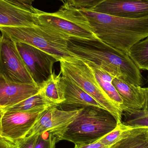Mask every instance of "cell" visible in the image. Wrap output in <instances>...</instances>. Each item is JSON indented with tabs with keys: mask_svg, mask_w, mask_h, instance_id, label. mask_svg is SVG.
Here are the masks:
<instances>
[{
	"mask_svg": "<svg viewBox=\"0 0 148 148\" xmlns=\"http://www.w3.org/2000/svg\"><path fill=\"white\" fill-rule=\"evenodd\" d=\"M3 111L0 112V136H2V117Z\"/></svg>",
	"mask_w": 148,
	"mask_h": 148,
	"instance_id": "cell-30",
	"label": "cell"
},
{
	"mask_svg": "<svg viewBox=\"0 0 148 148\" xmlns=\"http://www.w3.org/2000/svg\"><path fill=\"white\" fill-rule=\"evenodd\" d=\"M91 10L123 18H144L148 16V0H105Z\"/></svg>",
	"mask_w": 148,
	"mask_h": 148,
	"instance_id": "cell-11",
	"label": "cell"
},
{
	"mask_svg": "<svg viewBox=\"0 0 148 148\" xmlns=\"http://www.w3.org/2000/svg\"><path fill=\"white\" fill-rule=\"evenodd\" d=\"M60 73L72 80L111 113L118 123L122 122L123 111L103 89L90 68L81 59L60 62Z\"/></svg>",
	"mask_w": 148,
	"mask_h": 148,
	"instance_id": "cell-5",
	"label": "cell"
},
{
	"mask_svg": "<svg viewBox=\"0 0 148 148\" xmlns=\"http://www.w3.org/2000/svg\"><path fill=\"white\" fill-rule=\"evenodd\" d=\"M110 148H148V128L134 129Z\"/></svg>",
	"mask_w": 148,
	"mask_h": 148,
	"instance_id": "cell-18",
	"label": "cell"
},
{
	"mask_svg": "<svg viewBox=\"0 0 148 148\" xmlns=\"http://www.w3.org/2000/svg\"><path fill=\"white\" fill-rule=\"evenodd\" d=\"M0 31L5 32L15 42L35 47L57 62L78 58L69 49L68 37L40 23L32 27L0 26Z\"/></svg>",
	"mask_w": 148,
	"mask_h": 148,
	"instance_id": "cell-4",
	"label": "cell"
},
{
	"mask_svg": "<svg viewBox=\"0 0 148 148\" xmlns=\"http://www.w3.org/2000/svg\"><path fill=\"white\" fill-rule=\"evenodd\" d=\"M101 41L127 53L133 45L148 36V16L130 19L79 9Z\"/></svg>",
	"mask_w": 148,
	"mask_h": 148,
	"instance_id": "cell-2",
	"label": "cell"
},
{
	"mask_svg": "<svg viewBox=\"0 0 148 148\" xmlns=\"http://www.w3.org/2000/svg\"><path fill=\"white\" fill-rule=\"evenodd\" d=\"M54 105L43 111L27 136L49 131L53 134L63 129L74 121L82 108L71 110H62Z\"/></svg>",
	"mask_w": 148,
	"mask_h": 148,
	"instance_id": "cell-10",
	"label": "cell"
},
{
	"mask_svg": "<svg viewBox=\"0 0 148 148\" xmlns=\"http://www.w3.org/2000/svg\"><path fill=\"white\" fill-rule=\"evenodd\" d=\"M66 100L62 105L82 108L94 107L105 109L95 99L68 77L62 75Z\"/></svg>",
	"mask_w": 148,
	"mask_h": 148,
	"instance_id": "cell-15",
	"label": "cell"
},
{
	"mask_svg": "<svg viewBox=\"0 0 148 148\" xmlns=\"http://www.w3.org/2000/svg\"><path fill=\"white\" fill-rule=\"evenodd\" d=\"M49 107L28 111H3L2 136L14 141L26 137L43 111Z\"/></svg>",
	"mask_w": 148,
	"mask_h": 148,
	"instance_id": "cell-9",
	"label": "cell"
},
{
	"mask_svg": "<svg viewBox=\"0 0 148 148\" xmlns=\"http://www.w3.org/2000/svg\"></svg>",
	"mask_w": 148,
	"mask_h": 148,
	"instance_id": "cell-34",
	"label": "cell"
},
{
	"mask_svg": "<svg viewBox=\"0 0 148 148\" xmlns=\"http://www.w3.org/2000/svg\"><path fill=\"white\" fill-rule=\"evenodd\" d=\"M75 148H110L101 143L100 142H97L87 144V145H82V146H75Z\"/></svg>",
	"mask_w": 148,
	"mask_h": 148,
	"instance_id": "cell-28",
	"label": "cell"
},
{
	"mask_svg": "<svg viewBox=\"0 0 148 148\" xmlns=\"http://www.w3.org/2000/svg\"><path fill=\"white\" fill-rule=\"evenodd\" d=\"M1 34H0V40H1Z\"/></svg>",
	"mask_w": 148,
	"mask_h": 148,
	"instance_id": "cell-33",
	"label": "cell"
},
{
	"mask_svg": "<svg viewBox=\"0 0 148 148\" xmlns=\"http://www.w3.org/2000/svg\"><path fill=\"white\" fill-rule=\"evenodd\" d=\"M37 15L41 25L69 38L100 40L92 32L85 16L67 2L54 13L37 9Z\"/></svg>",
	"mask_w": 148,
	"mask_h": 148,
	"instance_id": "cell-6",
	"label": "cell"
},
{
	"mask_svg": "<svg viewBox=\"0 0 148 148\" xmlns=\"http://www.w3.org/2000/svg\"><path fill=\"white\" fill-rule=\"evenodd\" d=\"M18 143L8 138L0 136V148H17Z\"/></svg>",
	"mask_w": 148,
	"mask_h": 148,
	"instance_id": "cell-26",
	"label": "cell"
},
{
	"mask_svg": "<svg viewBox=\"0 0 148 148\" xmlns=\"http://www.w3.org/2000/svg\"><path fill=\"white\" fill-rule=\"evenodd\" d=\"M128 54L140 70H148V36L133 45Z\"/></svg>",
	"mask_w": 148,
	"mask_h": 148,
	"instance_id": "cell-20",
	"label": "cell"
},
{
	"mask_svg": "<svg viewBox=\"0 0 148 148\" xmlns=\"http://www.w3.org/2000/svg\"><path fill=\"white\" fill-rule=\"evenodd\" d=\"M57 138L52 133L46 131L39 134L34 148H55Z\"/></svg>",
	"mask_w": 148,
	"mask_h": 148,
	"instance_id": "cell-23",
	"label": "cell"
},
{
	"mask_svg": "<svg viewBox=\"0 0 148 148\" xmlns=\"http://www.w3.org/2000/svg\"><path fill=\"white\" fill-rule=\"evenodd\" d=\"M62 77L60 73L57 75L53 71L40 85L39 92L48 101L59 105L66 100Z\"/></svg>",
	"mask_w": 148,
	"mask_h": 148,
	"instance_id": "cell-16",
	"label": "cell"
},
{
	"mask_svg": "<svg viewBox=\"0 0 148 148\" xmlns=\"http://www.w3.org/2000/svg\"><path fill=\"white\" fill-rule=\"evenodd\" d=\"M118 122L106 110L94 107H82L73 122L54 134L58 141H68L75 146L97 142L114 129Z\"/></svg>",
	"mask_w": 148,
	"mask_h": 148,
	"instance_id": "cell-3",
	"label": "cell"
},
{
	"mask_svg": "<svg viewBox=\"0 0 148 148\" xmlns=\"http://www.w3.org/2000/svg\"><path fill=\"white\" fill-rule=\"evenodd\" d=\"M105 0H66L70 6L77 9L92 10Z\"/></svg>",
	"mask_w": 148,
	"mask_h": 148,
	"instance_id": "cell-24",
	"label": "cell"
},
{
	"mask_svg": "<svg viewBox=\"0 0 148 148\" xmlns=\"http://www.w3.org/2000/svg\"><path fill=\"white\" fill-rule=\"evenodd\" d=\"M134 129L132 127L125 125L122 122L120 123L114 129L104 136L98 141L110 148L127 135Z\"/></svg>",
	"mask_w": 148,
	"mask_h": 148,
	"instance_id": "cell-22",
	"label": "cell"
},
{
	"mask_svg": "<svg viewBox=\"0 0 148 148\" xmlns=\"http://www.w3.org/2000/svg\"><path fill=\"white\" fill-rule=\"evenodd\" d=\"M59 105L48 101L38 92L21 102L3 110V111H25L40 108Z\"/></svg>",
	"mask_w": 148,
	"mask_h": 148,
	"instance_id": "cell-19",
	"label": "cell"
},
{
	"mask_svg": "<svg viewBox=\"0 0 148 148\" xmlns=\"http://www.w3.org/2000/svg\"><path fill=\"white\" fill-rule=\"evenodd\" d=\"M0 31V76L9 82L37 85L29 73L16 42L5 32Z\"/></svg>",
	"mask_w": 148,
	"mask_h": 148,
	"instance_id": "cell-7",
	"label": "cell"
},
{
	"mask_svg": "<svg viewBox=\"0 0 148 148\" xmlns=\"http://www.w3.org/2000/svg\"><path fill=\"white\" fill-rule=\"evenodd\" d=\"M60 1H62L63 3H66V0H60Z\"/></svg>",
	"mask_w": 148,
	"mask_h": 148,
	"instance_id": "cell-31",
	"label": "cell"
},
{
	"mask_svg": "<svg viewBox=\"0 0 148 148\" xmlns=\"http://www.w3.org/2000/svg\"><path fill=\"white\" fill-rule=\"evenodd\" d=\"M37 9L31 10L0 0V26L32 27L39 25Z\"/></svg>",
	"mask_w": 148,
	"mask_h": 148,
	"instance_id": "cell-12",
	"label": "cell"
},
{
	"mask_svg": "<svg viewBox=\"0 0 148 148\" xmlns=\"http://www.w3.org/2000/svg\"><path fill=\"white\" fill-rule=\"evenodd\" d=\"M68 48L77 57L99 65L114 77L136 86L144 84L140 69L127 53L116 50L99 40L69 38Z\"/></svg>",
	"mask_w": 148,
	"mask_h": 148,
	"instance_id": "cell-1",
	"label": "cell"
},
{
	"mask_svg": "<svg viewBox=\"0 0 148 148\" xmlns=\"http://www.w3.org/2000/svg\"><path fill=\"white\" fill-rule=\"evenodd\" d=\"M2 111H3V108L1 107V106H0V112H2Z\"/></svg>",
	"mask_w": 148,
	"mask_h": 148,
	"instance_id": "cell-32",
	"label": "cell"
},
{
	"mask_svg": "<svg viewBox=\"0 0 148 148\" xmlns=\"http://www.w3.org/2000/svg\"><path fill=\"white\" fill-rule=\"evenodd\" d=\"M40 87L7 81L0 76V106L3 110L37 94Z\"/></svg>",
	"mask_w": 148,
	"mask_h": 148,
	"instance_id": "cell-13",
	"label": "cell"
},
{
	"mask_svg": "<svg viewBox=\"0 0 148 148\" xmlns=\"http://www.w3.org/2000/svg\"><path fill=\"white\" fill-rule=\"evenodd\" d=\"M112 83L123 101V113L143 109L146 100L143 88L118 77L114 78Z\"/></svg>",
	"mask_w": 148,
	"mask_h": 148,
	"instance_id": "cell-14",
	"label": "cell"
},
{
	"mask_svg": "<svg viewBox=\"0 0 148 148\" xmlns=\"http://www.w3.org/2000/svg\"><path fill=\"white\" fill-rule=\"evenodd\" d=\"M81 59L90 68L103 89L123 110V101L122 98L112 83V81L114 77L107 73L96 63L87 60Z\"/></svg>",
	"mask_w": 148,
	"mask_h": 148,
	"instance_id": "cell-17",
	"label": "cell"
},
{
	"mask_svg": "<svg viewBox=\"0 0 148 148\" xmlns=\"http://www.w3.org/2000/svg\"><path fill=\"white\" fill-rule=\"evenodd\" d=\"M15 42L29 73L36 84L40 87L53 72L54 64L57 61L35 47L22 42Z\"/></svg>",
	"mask_w": 148,
	"mask_h": 148,
	"instance_id": "cell-8",
	"label": "cell"
},
{
	"mask_svg": "<svg viewBox=\"0 0 148 148\" xmlns=\"http://www.w3.org/2000/svg\"><path fill=\"white\" fill-rule=\"evenodd\" d=\"M39 134H34L17 140V148H34Z\"/></svg>",
	"mask_w": 148,
	"mask_h": 148,
	"instance_id": "cell-25",
	"label": "cell"
},
{
	"mask_svg": "<svg viewBox=\"0 0 148 148\" xmlns=\"http://www.w3.org/2000/svg\"><path fill=\"white\" fill-rule=\"evenodd\" d=\"M143 90L145 92L146 100L143 109L148 110V88H143Z\"/></svg>",
	"mask_w": 148,
	"mask_h": 148,
	"instance_id": "cell-29",
	"label": "cell"
},
{
	"mask_svg": "<svg viewBox=\"0 0 148 148\" xmlns=\"http://www.w3.org/2000/svg\"><path fill=\"white\" fill-rule=\"evenodd\" d=\"M122 122L130 127L148 128V110H140L130 113H123Z\"/></svg>",
	"mask_w": 148,
	"mask_h": 148,
	"instance_id": "cell-21",
	"label": "cell"
},
{
	"mask_svg": "<svg viewBox=\"0 0 148 148\" xmlns=\"http://www.w3.org/2000/svg\"><path fill=\"white\" fill-rule=\"evenodd\" d=\"M16 6L25 8H30L32 3L35 0H4Z\"/></svg>",
	"mask_w": 148,
	"mask_h": 148,
	"instance_id": "cell-27",
	"label": "cell"
}]
</instances>
